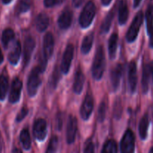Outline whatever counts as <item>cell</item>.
<instances>
[{
  "label": "cell",
  "mask_w": 153,
  "mask_h": 153,
  "mask_svg": "<svg viewBox=\"0 0 153 153\" xmlns=\"http://www.w3.org/2000/svg\"><path fill=\"white\" fill-rule=\"evenodd\" d=\"M11 153H22V151H21L19 149H18V148H14V149H13V150H12Z\"/></svg>",
  "instance_id": "ee69618b"
},
{
  "label": "cell",
  "mask_w": 153,
  "mask_h": 153,
  "mask_svg": "<svg viewBox=\"0 0 153 153\" xmlns=\"http://www.w3.org/2000/svg\"><path fill=\"white\" fill-rule=\"evenodd\" d=\"M150 66V70H151V74L152 75V79H153V61L149 64Z\"/></svg>",
  "instance_id": "f6af8a7d"
},
{
  "label": "cell",
  "mask_w": 153,
  "mask_h": 153,
  "mask_svg": "<svg viewBox=\"0 0 153 153\" xmlns=\"http://www.w3.org/2000/svg\"><path fill=\"white\" fill-rule=\"evenodd\" d=\"M151 70L149 64L144 66L143 70V76H142V90L143 94H146L149 90V80H150Z\"/></svg>",
  "instance_id": "44dd1931"
},
{
  "label": "cell",
  "mask_w": 153,
  "mask_h": 153,
  "mask_svg": "<svg viewBox=\"0 0 153 153\" xmlns=\"http://www.w3.org/2000/svg\"><path fill=\"white\" fill-rule=\"evenodd\" d=\"M33 133L35 138L40 141H42L46 138V136L47 134V125L45 120L39 118L34 121Z\"/></svg>",
  "instance_id": "52a82bcc"
},
{
  "label": "cell",
  "mask_w": 153,
  "mask_h": 153,
  "mask_svg": "<svg viewBox=\"0 0 153 153\" xmlns=\"http://www.w3.org/2000/svg\"><path fill=\"white\" fill-rule=\"evenodd\" d=\"M8 89V78L6 75L1 74L0 76V100H4Z\"/></svg>",
  "instance_id": "d4e9b609"
},
{
  "label": "cell",
  "mask_w": 153,
  "mask_h": 153,
  "mask_svg": "<svg viewBox=\"0 0 153 153\" xmlns=\"http://www.w3.org/2000/svg\"><path fill=\"white\" fill-rule=\"evenodd\" d=\"M96 14V6L92 1H90L85 4L79 16V24L81 27L86 28L92 23Z\"/></svg>",
  "instance_id": "7a4b0ae2"
},
{
  "label": "cell",
  "mask_w": 153,
  "mask_h": 153,
  "mask_svg": "<svg viewBox=\"0 0 153 153\" xmlns=\"http://www.w3.org/2000/svg\"><path fill=\"white\" fill-rule=\"evenodd\" d=\"M73 53H74V46H73V44L70 43L66 47L64 55H63L62 61H61V72L64 73V74H67L69 70H70L72 61H73Z\"/></svg>",
  "instance_id": "8992f818"
},
{
  "label": "cell",
  "mask_w": 153,
  "mask_h": 153,
  "mask_svg": "<svg viewBox=\"0 0 153 153\" xmlns=\"http://www.w3.org/2000/svg\"><path fill=\"white\" fill-rule=\"evenodd\" d=\"M83 153H95V146L92 140H89L86 142L84 148Z\"/></svg>",
  "instance_id": "e575fe53"
},
{
  "label": "cell",
  "mask_w": 153,
  "mask_h": 153,
  "mask_svg": "<svg viewBox=\"0 0 153 153\" xmlns=\"http://www.w3.org/2000/svg\"><path fill=\"white\" fill-rule=\"evenodd\" d=\"M73 21V13L70 10H65L61 13L58 19V25L61 29L70 28Z\"/></svg>",
  "instance_id": "9a60e30c"
},
{
  "label": "cell",
  "mask_w": 153,
  "mask_h": 153,
  "mask_svg": "<svg viewBox=\"0 0 153 153\" xmlns=\"http://www.w3.org/2000/svg\"><path fill=\"white\" fill-rule=\"evenodd\" d=\"M83 1L84 0H73V4L76 7H79L82 5Z\"/></svg>",
  "instance_id": "f35d334b"
},
{
  "label": "cell",
  "mask_w": 153,
  "mask_h": 153,
  "mask_svg": "<svg viewBox=\"0 0 153 153\" xmlns=\"http://www.w3.org/2000/svg\"><path fill=\"white\" fill-rule=\"evenodd\" d=\"M123 73V67L121 64H117L111 69L110 74V80L111 88L114 91H116L119 88L120 84L121 77Z\"/></svg>",
  "instance_id": "8fae6325"
},
{
  "label": "cell",
  "mask_w": 153,
  "mask_h": 153,
  "mask_svg": "<svg viewBox=\"0 0 153 153\" xmlns=\"http://www.w3.org/2000/svg\"><path fill=\"white\" fill-rule=\"evenodd\" d=\"M1 148H2V140H1V136L0 134V152L1 151Z\"/></svg>",
  "instance_id": "bcb514c9"
},
{
  "label": "cell",
  "mask_w": 153,
  "mask_h": 153,
  "mask_svg": "<svg viewBox=\"0 0 153 153\" xmlns=\"http://www.w3.org/2000/svg\"><path fill=\"white\" fill-rule=\"evenodd\" d=\"M118 35L117 33L111 34L108 41V53L111 59H114L116 56L117 46Z\"/></svg>",
  "instance_id": "7402d4cb"
},
{
  "label": "cell",
  "mask_w": 153,
  "mask_h": 153,
  "mask_svg": "<svg viewBox=\"0 0 153 153\" xmlns=\"http://www.w3.org/2000/svg\"><path fill=\"white\" fill-rule=\"evenodd\" d=\"M3 61H4V56H3L2 52H1V49L0 48V64L3 62Z\"/></svg>",
  "instance_id": "7bdbcfd3"
},
{
  "label": "cell",
  "mask_w": 153,
  "mask_h": 153,
  "mask_svg": "<svg viewBox=\"0 0 153 153\" xmlns=\"http://www.w3.org/2000/svg\"><path fill=\"white\" fill-rule=\"evenodd\" d=\"M58 147V138L57 136H54L49 140L47 149L45 153H56Z\"/></svg>",
  "instance_id": "f546056e"
},
{
  "label": "cell",
  "mask_w": 153,
  "mask_h": 153,
  "mask_svg": "<svg viewBox=\"0 0 153 153\" xmlns=\"http://www.w3.org/2000/svg\"><path fill=\"white\" fill-rule=\"evenodd\" d=\"M105 67V60L104 49L102 46H100L97 48L94 57V63L92 66V76L96 80H100L102 77V75Z\"/></svg>",
  "instance_id": "6da1fadb"
},
{
  "label": "cell",
  "mask_w": 153,
  "mask_h": 153,
  "mask_svg": "<svg viewBox=\"0 0 153 153\" xmlns=\"http://www.w3.org/2000/svg\"><path fill=\"white\" fill-rule=\"evenodd\" d=\"M60 78V71L58 70V67H55L53 73H52V76H51L50 79H49V86H50L51 89H55L56 88L57 85H58V80Z\"/></svg>",
  "instance_id": "4dcf8cb0"
},
{
  "label": "cell",
  "mask_w": 153,
  "mask_h": 153,
  "mask_svg": "<svg viewBox=\"0 0 153 153\" xmlns=\"http://www.w3.org/2000/svg\"><path fill=\"white\" fill-rule=\"evenodd\" d=\"M35 40L31 36L25 38L24 43V65L26 66L31 59L32 52L35 48Z\"/></svg>",
  "instance_id": "5bb4252c"
},
{
  "label": "cell",
  "mask_w": 153,
  "mask_h": 153,
  "mask_svg": "<svg viewBox=\"0 0 153 153\" xmlns=\"http://www.w3.org/2000/svg\"><path fill=\"white\" fill-rule=\"evenodd\" d=\"M77 120L73 115H70L67 126V141L69 144L74 143L77 133Z\"/></svg>",
  "instance_id": "9c48e42d"
},
{
  "label": "cell",
  "mask_w": 153,
  "mask_h": 153,
  "mask_svg": "<svg viewBox=\"0 0 153 153\" xmlns=\"http://www.w3.org/2000/svg\"><path fill=\"white\" fill-rule=\"evenodd\" d=\"M22 83L19 78H15L13 80L10 88V95H9V102L10 103H16L19 101L20 98L21 91H22Z\"/></svg>",
  "instance_id": "ba28073f"
},
{
  "label": "cell",
  "mask_w": 153,
  "mask_h": 153,
  "mask_svg": "<svg viewBox=\"0 0 153 153\" xmlns=\"http://www.w3.org/2000/svg\"><path fill=\"white\" fill-rule=\"evenodd\" d=\"M40 73L41 71L38 67L33 68L30 73L27 83L28 94L30 97H33L36 95L37 90L41 84V79L40 77Z\"/></svg>",
  "instance_id": "3957f363"
},
{
  "label": "cell",
  "mask_w": 153,
  "mask_h": 153,
  "mask_svg": "<svg viewBox=\"0 0 153 153\" xmlns=\"http://www.w3.org/2000/svg\"><path fill=\"white\" fill-rule=\"evenodd\" d=\"M11 1L12 0H2V2L4 3V4H9V3H10Z\"/></svg>",
  "instance_id": "7dc6e473"
},
{
  "label": "cell",
  "mask_w": 153,
  "mask_h": 153,
  "mask_svg": "<svg viewBox=\"0 0 153 153\" xmlns=\"http://www.w3.org/2000/svg\"><path fill=\"white\" fill-rule=\"evenodd\" d=\"M30 5H31V1H30V0H22L19 4L18 10H19V13L26 12L27 10H29Z\"/></svg>",
  "instance_id": "d6a6232c"
},
{
  "label": "cell",
  "mask_w": 153,
  "mask_h": 153,
  "mask_svg": "<svg viewBox=\"0 0 153 153\" xmlns=\"http://www.w3.org/2000/svg\"><path fill=\"white\" fill-rule=\"evenodd\" d=\"M146 29L149 35L152 33L153 30V6L151 4L148 7L146 12Z\"/></svg>",
  "instance_id": "4316f807"
},
{
  "label": "cell",
  "mask_w": 153,
  "mask_h": 153,
  "mask_svg": "<svg viewBox=\"0 0 153 153\" xmlns=\"http://www.w3.org/2000/svg\"><path fill=\"white\" fill-rule=\"evenodd\" d=\"M101 153H117V145L116 141L111 139L106 140Z\"/></svg>",
  "instance_id": "f1b7e54d"
},
{
  "label": "cell",
  "mask_w": 153,
  "mask_h": 153,
  "mask_svg": "<svg viewBox=\"0 0 153 153\" xmlns=\"http://www.w3.org/2000/svg\"><path fill=\"white\" fill-rule=\"evenodd\" d=\"M149 153H153V146L152 148H151L150 149H149Z\"/></svg>",
  "instance_id": "c3c4849f"
},
{
  "label": "cell",
  "mask_w": 153,
  "mask_h": 153,
  "mask_svg": "<svg viewBox=\"0 0 153 153\" xmlns=\"http://www.w3.org/2000/svg\"><path fill=\"white\" fill-rule=\"evenodd\" d=\"M112 0H101V2L102 4V5L104 6H108V4H110V3L111 2Z\"/></svg>",
  "instance_id": "ab89813d"
},
{
  "label": "cell",
  "mask_w": 153,
  "mask_h": 153,
  "mask_svg": "<svg viewBox=\"0 0 153 153\" xmlns=\"http://www.w3.org/2000/svg\"><path fill=\"white\" fill-rule=\"evenodd\" d=\"M21 55V45L19 41H16L13 48L8 54V61L13 65H15L19 61Z\"/></svg>",
  "instance_id": "d6986e66"
},
{
  "label": "cell",
  "mask_w": 153,
  "mask_h": 153,
  "mask_svg": "<svg viewBox=\"0 0 153 153\" xmlns=\"http://www.w3.org/2000/svg\"><path fill=\"white\" fill-rule=\"evenodd\" d=\"M54 44H55V41H54L53 34L51 32L46 33L43 38V48L42 55L47 60L52 56L53 53Z\"/></svg>",
  "instance_id": "30bf717a"
},
{
  "label": "cell",
  "mask_w": 153,
  "mask_h": 153,
  "mask_svg": "<svg viewBox=\"0 0 153 153\" xmlns=\"http://www.w3.org/2000/svg\"><path fill=\"white\" fill-rule=\"evenodd\" d=\"M93 41H94V35H93V34H89L85 36L83 41H82V48H81L82 53L85 55V54H88L91 51L93 45Z\"/></svg>",
  "instance_id": "484cf974"
},
{
  "label": "cell",
  "mask_w": 153,
  "mask_h": 153,
  "mask_svg": "<svg viewBox=\"0 0 153 153\" xmlns=\"http://www.w3.org/2000/svg\"><path fill=\"white\" fill-rule=\"evenodd\" d=\"M149 116L148 114H144L141 118L139 123V134L142 140H146L147 137L148 128H149Z\"/></svg>",
  "instance_id": "ffe728a7"
},
{
  "label": "cell",
  "mask_w": 153,
  "mask_h": 153,
  "mask_svg": "<svg viewBox=\"0 0 153 153\" xmlns=\"http://www.w3.org/2000/svg\"><path fill=\"white\" fill-rule=\"evenodd\" d=\"M49 24V18L46 13H41L38 14L35 20L36 28L40 32H43L48 28Z\"/></svg>",
  "instance_id": "e0dca14e"
},
{
  "label": "cell",
  "mask_w": 153,
  "mask_h": 153,
  "mask_svg": "<svg viewBox=\"0 0 153 153\" xmlns=\"http://www.w3.org/2000/svg\"><path fill=\"white\" fill-rule=\"evenodd\" d=\"M28 113V109L25 107L22 108L20 110V111L18 113L17 116H16V122H18V123L21 122V121H22V120H23L24 118L27 116Z\"/></svg>",
  "instance_id": "d590c367"
},
{
  "label": "cell",
  "mask_w": 153,
  "mask_h": 153,
  "mask_svg": "<svg viewBox=\"0 0 153 153\" xmlns=\"http://www.w3.org/2000/svg\"><path fill=\"white\" fill-rule=\"evenodd\" d=\"M61 127H62V117L61 114L59 112L56 117V128L58 130H61Z\"/></svg>",
  "instance_id": "74e56055"
},
{
  "label": "cell",
  "mask_w": 153,
  "mask_h": 153,
  "mask_svg": "<svg viewBox=\"0 0 153 153\" xmlns=\"http://www.w3.org/2000/svg\"><path fill=\"white\" fill-rule=\"evenodd\" d=\"M106 116V105L105 102H102L100 105L98 110V120L100 122H103L105 119Z\"/></svg>",
  "instance_id": "1f68e13d"
},
{
  "label": "cell",
  "mask_w": 153,
  "mask_h": 153,
  "mask_svg": "<svg viewBox=\"0 0 153 153\" xmlns=\"http://www.w3.org/2000/svg\"><path fill=\"white\" fill-rule=\"evenodd\" d=\"M122 114V103L120 100H117L114 104V116L117 119H120Z\"/></svg>",
  "instance_id": "836d02e7"
},
{
  "label": "cell",
  "mask_w": 153,
  "mask_h": 153,
  "mask_svg": "<svg viewBox=\"0 0 153 153\" xmlns=\"http://www.w3.org/2000/svg\"><path fill=\"white\" fill-rule=\"evenodd\" d=\"M121 153H134L135 137L131 129L126 130L120 142Z\"/></svg>",
  "instance_id": "5b68a950"
},
{
  "label": "cell",
  "mask_w": 153,
  "mask_h": 153,
  "mask_svg": "<svg viewBox=\"0 0 153 153\" xmlns=\"http://www.w3.org/2000/svg\"><path fill=\"white\" fill-rule=\"evenodd\" d=\"M142 0H134V7H137L140 5Z\"/></svg>",
  "instance_id": "b9f144b4"
},
{
  "label": "cell",
  "mask_w": 153,
  "mask_h": 153,
  "mask_svg": "<svg viewBox=\"0 0 153 153\" xmlns=\"http://www.w3.org/2000/svg\"><path fill=\"white\" fill-rule=\"evenodd\" d=\"M143 21V13L142 11H139L134 16L129 28L126 34V40L129 43H132L137 38L138 35L140 28Z\"/></svg>",
  "instance_id": "277c9868"
},
{
  "label": "cell",
  "mask_w": 153,
  "mask_h": 153,
  "mask_svg": "<svg viewBox=\"0 0 153 153\" xmlns=\"http://www.w3.org/2000/svg\"><path fill=\"white\" fill-rule=\"evenodd\" d=\"M149 46L150 47L153 48V30L150 34V40H149Z\"/></svg>",
  "instance_id": "60d3db41"
},
{
  "label": "cell",
  "mask_w": 153,
  "mask_h": 153,
  "mask_svg": "<svg viewBox=\"0 0 153 153\" xmlns=\"http://www.w3.org/2000/svg\"><path fill=\"white\" fill-rule=\"evenodd\" d=\"M14 31L11 28H6L3 31L2 36H1V41H2L4 47L7 48L8 46L9 43L14 38Z\"/></svg>",
  "instance_id": "83f0119b"
},
{
  "label": "cell",
  "mask_w": 153,
  "mask_h": 153,
  "mask_svg": "<svg viewBox=\"0 0 153 153\" xmlns=\"http://www.w3.org/2000/svg\"><path fill=\"white\" fill-rule=\"evenodd\" d=\"M118 21L120 25H124L128 18V4L126 0H121L118 8Z\"/></svg>",
  "instance_id": "2e32d148"
},
{
  "label": "cell",
  "mask_w": 153,
  "mask_h": 153,
  "mask_svg": "<svg viewBox=\"0 0 153 153\" xmlns=\"http://www.w3.org/2000/svg\"><path fill=\"white\" fill-rule=\"evenodd\" d=\"M85 76H84L81 69L79 68L76 73L74 84H73V91L76 94H79L82 93V90H83L84 84H85Z\"/></svg>",
  "instance_id": "ac0fdd59"
},
{
  "label": "cell",
  "mask_w": 153,
  "mask_h": 153,
  "mask_svg": "<svg viewBox=\"0 0 153 153\" xmlns=\"http://www.w3.org/2000/svg\"><path fill=\"white\" fill-rule=\"evenodd\" d=\"M137 83V65L134 61L130 62L128 66V85L131 92L134 93L136 91Z\"/></svg>",
  "instance_id": "4fadbf2b"
},
{
  "label": "cell",
  "mask_w": 153,
  "mask_h": 153,
  "mask_svg": "<svg viewBox=\"0 0 153 153\" xmlns=\"http://www.w3.org/2000/svg\"><path fill=\"white\" fill-rule=\"evenodd\" d=\"M19 139H20L21 144H22L23 149H25V150L30 149L31 145V137H30L29 131H28L27 128H24V129L21 131Z\"/></svg>",
  "instance_id": "603a6c76"
},
{
  "label": "cell",
  "mask_w": 153,
  "mask_h": 153,
  "mask_svg": "<svg viewBox=\"0 0 153 153\" xmlns=\"http://www.w3.org/2000/svg\"><path fill=\"white\" fill-rule=\"evenodd\" d=\"M114 10H111L108 13V15L105 16L102 23L101 28H100V31H101L102 34L107 33L109 31L111 25L112 20L114 19Z\"/></svg>",
  "instance_id": "cb8c5ba5"
},
{
  "label": "cell",
  "mask_w": 153,
  "mask_h": 153,
  "mask_svg": "<svg viewBox=\"0 0 153 153\" xmlns=\"http://www.w3.org/2000/svg\"><path fill=\"white\" fill-rule=\"evenodd\" d=\"M64 1V0H44V5L46 7H51L57 4H61Z\"/></svg>",
  "instance_id": "8d00e7d4"
},
{
  "label": "cell",
  "mask_w": 153,
  "mask_h": 153,
  "mask_svg": "<svg viewBox=\"0 0 153 153\" xmlns=\"http://www.w3.org/2000/svg\"><path fill=\"white\" fill-rule=\"evenodd\" d=\"M94 109V98L91 94H87L81 108V117L83 120L89 119Z\"/></svg>",
  "instance_id": "7c38bea8"
}]
</instances>
